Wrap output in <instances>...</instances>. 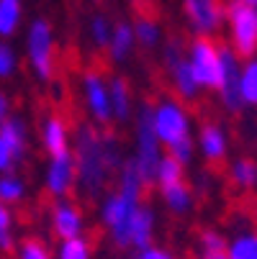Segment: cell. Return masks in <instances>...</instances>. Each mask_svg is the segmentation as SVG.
I'll list each match as a JSON object with an SVG mask.
<instances>
[{
  "mask_svg": "<svg viewBox=\"0 0 257 259\" xmlns=\"http://www.w3.org/2000/svg\"><path fill=\"white\" fill-rule=\"evenodd\" d=\"M0 136H3L6 141H8V146L13 149V154H16V159H18V164L26 159V154H28V123L21 118V116H11L3 126H0Z\"/></svg>",
  "mask_w": 257,
  "mask_h": 259,
  "instance_id": "cell-21",
  "label": "cell"
},
{
  "mask_svg": "<svg viewBox=\"0 0 257 259\" xmlns=\"http://www.w3.org/2000/svg\"><path fill=\"white\" fill-rule=\"evenodd\" d=\"M54 259H95L93 241L85 234L75 239H62L54 249Z\"/></svg>",
  "mask_w": 257,
  "mask_h": 259,
  "instance_id": "cell-28",
  "label": "cell"
},
{
  "mask_svg": "<svg viewBox=\"0 0 257 259\" xmlns=\"http://www.w3.org/2000/svg\"><path fill=\"white\" fill-rule=\"evenodd\" d=\"M78 188V169L72 152L59 157H49L44 167V190L49 198H69V193Z\"/></svg>",
  "mask_w": 257,
  "mask_h": 259,
  "instance_id": "cell-14",
  "label": "cell"
},
{
  "mask_svg": "<svg viewBox=\"0 0 257 259\" xmlns=\"http://www.w3.org/2000/svg\"><path fill=\"white\" fill-rule=\"evenodd\" d=\"M72 159L78 169V188L85 198L95 200L105 193L124 164V144L116 134H108L105 128L85 121L72 131Z\"/></svg>",
  "mask_w": 257,
  "mask_h": 259,
  "instance_id": "cell-1",
  "label": "cell"
},
{
  "mask_svg": "<svg viewBox=\"0 0 257 259\" xmlns=\"http://www.w3.org/2000/svg\"><path fill=\"white\" fill-rule=\"evenodd\" d=\"M227 256L229 259H257V229L249 224L237 226L227 236Z\"/></svg>",
  "mask_w": 257,
  "mask_h": 259,
  "instance_id": "cell-20",
  "label": "cell"
},
{
  "mask_svg": "<svg viewBox=\"0 0 257 259\" xmlns=\"http://www.w3.org/2000/svg\"><path fill=\"white\" fill-rule=\"evenodd\" d=\"M239 69H242V59L227 44H222V72H218L216 95H218L222 108L232 116H237V113L244 110L242 98H239Z\"/></svg>",
  "mask_w": 257,
  "mask_h": 259,
  "instance_id": "cell-10",
  "label": "cell"
},
{
  "mask_svg": "<svg viewBox=\"0 0 257 259\" xmlns=\"http://www.w3.org/2000/svg\"><path fill=\"white\" fill-rule=\"evenodd\" d=\"M23 54L31 75L39 82H52L57 75V39L54 26L47 18H33L26 26Z\"/></svg>",
  "mask_w": 257,
  "mask_h": 259,
  "instance_id": "cell-3",
  "label": "cell"
},
{
  "mask_svg": "<svg viewBox=\"0 0 257 259\" xmlns=\"http://www.w3.org/2000/svg\"><path fill=\"white\" fill-rule=\"evenodd\" d=\"M39 144H42V149L47 157H59L64 152L72 149V128L69 123L52 113L42 121V128H39Z\"/></svg>",
  "mask_w": 257,
  "mask_h": 259,
  "instance_id": "cell-15",
  "label": "cell"
},
{
  "mask_svg": "<svg viewBox=\"0 0 257 259\" xmlns=\"http://www.w3.org/2000/svg\"><path fill=\"white\" fill-rule=\"evenodd\" d=\"M165 157V149L152 128V103H141L134 110V152H131V162L136 164L139 175L144 177L146 185H152L155 169L160 164V159Z\"/></svg>",
  "mask_w": 257,
  "mask_h": 259,
  "instance_id": "cell-4",
  "label": "cell"
},
{
  "mask_svg": "<svg viewBox=\"0 0 257 259\" xmlns=\"http://www.w3.org/2000/svg\"><path fill=\"white\" fill-rule=\"evenodd\" d=\"M201 259H229L227 251H218V254H201Z\"/></svg>",
  "mask_w": 257,
  "mask_h": 259,
  "instance_id": "cell-38",
  "label": "cell"
},
{
  "mask_svg": "<svg viewBox=\"0 0 257 259\" xmlns=\"http://www.w3.org/2000/svg\"><path fill=\"white\" fill-rule=\"evenodd\" d=\"M26 180L18 175V172H6L0 175V203L6 208H13V205H21L26 200Z\"/></svg>",
  "mask_w": 257,
  "mask_h": 259,
  "instance_id": "cell-27",
  "label": "cell"
},
{
  "mask_svg": "<svg viewBox=\"0 0 257 259\" xmlns=\"http://www.w3.org/2000/svg\"><path fill=\"white\" fill-rule=\"evenodd\" d=\"M23 26V3L21 0H0V39L11 41Z\"/></svg>",
  "mask_w": 257,
  "mask_h": 259,
  "instance_id": "cell-25",
  "label": "cell"
},
{
  "mask_svg": "<svg viewBox=\"0 0 257 259\" xmlns=\"http://www.w3.org/2000/svg\"><path fill=\"white\" fill-rule=\"evenodd\" d=\"M193 141H196V154L206 162V164H224L229 159V149H232V139H229V131L216 123V121H206L196 134H193Z\"/></svg>",
  "mask_w": 257,
  "mask_h": 259,
  "instance_id": "cell-13",
  "label": "cell"
},
{
  "mask_svg": "<svg viewBox=\"0 0 257 259\" xmlns=\"http://www.w3.org/2000/svg\"><path fill=\"white\" fill-rule=\"evenodd\" d=\"M180 8L196 36H216L224 26L222 0H180Z\"/></svg>",
  "mask_w": 257,
  "mask_h": 259,
  "instance_id": "cell-11",
  "label": "cell"
},
{
  "mask_svg": "<svg viewBox=\"0 0 257 259\" xmlns=\"http://www.w3.org/2000/svg\"><path fill=\"white\" fill-rule=\"evenodd\" d=\"M18 244L16 239V215L11 208H0V251H13Z\"/></svg>",
  "mask_w": 257,
  "mask_h": 259,
  "instance_id": "cell-33",
  "label": "cell"
},
{
  "mask_svg": "<svg viewBox=\"0 0 257 259\" xmlns=\"http://www.w3.org/2000/svg\"><path fill=\"white\" fill-rule=\"evenodd\" d=\"M229 182L239 193H252L257 190V159L252 157H239L229 164Z\"/></svg>",
  "mask_w": 257,
  "mask_h": 259,
  "instance_id": "cell-23",
  "label": "cell"
},
{
  "mask_svg": "<svg viewBox=\"0 0 257 259\" xmlns=\"http://www.w3.org/2000/svg\"><path fill=\"white\" fill-rule=\"evenodd\" d=\"M0 208H3V203H0Z\"/></svg>",
  "mask_w": 257,
  "mask_h": 259,
  "instance_id": "cell-40",
  "label": "cell"
},
{
  "mask_svg": "<svg viewBox=\"0 0 257 259\" xmlns=\"http://www.w3.org/2000/svg\"><path fill=\"white\" fill-rule=\"evenodd\" d=\"M160 198H162V205L172 213V215H188L196 205V190L191 182H175V185H167V188L157 190Z\"/></svg>",
  "mask_w": 257,
  "mask_h": 259,
  "instance_id": "cell-19",
  "label": "cell"
},
{
  "mask_svg": "<svg viewBox=\"0 0 257 259\" xmlns=\"http://www.w3.org/2000/svg\"><path fill=\"white\" fill-rule=\"evenodd\" d=\"M186 59L201 90H216L222 72V44L213 36H196L186 47Z\"/></svg>",
  "mask_w": 257,
  "mask_h": 259,
  "instance_id": "cell-7",
  "label": "cell"
},
{
  "mask_svg": "<svg viewBox=\"0 0 257 259\" xmlns=\"http://www.w3.org/2000/svg\"><path fill=\"white\" fill-rule=\"evenodd\" d=\"M152 128L162 144V149L191 141L193 139V116L188 105L175 95H160L152 103Z\"/></svg>",
  "mask_w": 257,
  "mask_h": 259,
  "instance_id": "cell-2",
  "label": "cell"
},
{
  "mask_svg": "<svg viewBox=\"0 0 257 259\" xmlns=\"http://www.w3.org/2000/svg\"><path fill=\"white\" fill-rule=\"evenodd\" d=\"M131 28H134L136 47H141V49H157V47L162 44L165 31H162V26H160L157 18H152V16H139V18L131 23Z\"/></svg>",
  "mask_w": 257,
  "mask_h": 259,
  "instance_id": "cell-24",
  "label": "cell"
},
{
  "mask_svg": "<svg viewBox=\"0 0 257 259\" xmlns=\"http://www.w3.org/2000/svg\"><path fill=\"white\" fill-rule=\"evenodd\" d=\"M162 67L170 77V85L175 90V98H180L182 103H193L201 95V88L193 77V72L188 67L186 59V44L180 39H170L162 47Z\"/></svg>",
  "mask_w": 257,
  "mask_h": 259,
  "instance_id": "cell-8",
  "label": "cell"
},
{
  "mask_svg": "<svg viewBox=\"0 0 257 259\" xmlns=\"http://www.w3.org/2000/svg\"><path fill=\"white\" fill-rule=\"evenodd\" d=\"M108 100H111V123L126 126L134 118V90L124 75L108 77Z\"/></svg>",
  "mask_w": 257,
  "mask_h": 259,
  "instance_id": "cell-16",
  "label": "cell"
},
{
  "mask_svg": "<svg viewBox=\"0 0 257 259\" xmlns=\"http://www.w3.org/2000/svg\"><path fill=\"white\" fill-rule=\"evenodd\" d=\"M198 251L201 254H218L227 251V234L218 229H203L198 234Z\"/></svg>",
  "mask_w": 257,
  "mask_h": 259,
  "instance_id": "cell-34",
  "label": "cell"
},
{
  "mask_svg": "<svg viewBox=\"0 0 257 259\" xmlns=\"http://www.w3.org/2000/svg\"><path fill=\"white\" fill-rule=\"evenodd\" d=\"M49 226H52V234L59 241L62 239H75V236L85 234L88 218H85V210L72 198H54L52 208H49Z\"/></svg>",
  "mask_w": 257,
  "mask_h": 259,
  "instance_id": "cell-12",
  "label": "cell"
},
{
  "mask_svg": "<svg viewBox=\"0 0 257 259\" xmlns=\"http://www.w3.org/2000/svg\"><path fill=\"white\" fill-rule=\"evenodd\" d=\"M141 203L144 200L119 190L103 193V200L98 203V224L108 231V239L116 249H129V221Z\"/></svg>",
  "mask_w": 257,
  "mask_h": 259,
  "instance_id": "cell-6",
  "label": "cell"
},
{
  "mask_svg": "<svg viewBox=\"0 0 257 259\" xmlns=\"http://www.w3.org/2000/svg\"><path fill=\"white\" fill-rule=\"evenodd\" d=\"M18 167V159L13 154V149L8 146V141L0 136V175H6V172H16Z\"/></svg>",
  "mask_w": 257,
  "mask_h": 259,
  "instance_id": "cell-35",
  "label": "cell"
},
{
  "mask_svg": "<svg viewBox=\"0 0 257 259\" xmlns=\"http://www.w3.org/2000/svg\"><path fill=\"white\" fill-rule=\"evenodd\" d=\"M136 52V39H134V28L129 21H119L114 23V31H111V39H108V47H105V54H108V62L111 64H126Z\"/></svg>",
  "mask_w": 257,
  "mask_h": 259,
  "instance_id": "cell-18",
  "label": "cell"
},
{
  "mask_svg": "<svg viewBox=\"0 0 257 259\" xmlns=\"http://www.w3.org/2000/svg\"><path fill=\"white\" fill-rule=\"evenodd\" d=\"M186 180V167H182L177 159H172V157H162L160 159V164H157V169H155V177H152V185L157 190H162V188H167V185H175V182H182Z\"/></svg>",
  "mask_w": 257,
  "mask_h": 259,
  "instance_id": "cell-29",
  "label": "cell"
},
{
  "mask_svg": "<svg viewBox=\"0 0 257 259\" xmlns=\"http://www.w3.org/2000/svg\"><path fill=\"white\" fill-rule=\"evenodd\" d=\"M80 100L88 121L105 128L111 123V100H108V77L98 67H88L80 75Z\"/></svg>",
  "mask_w": 257,
  "mask_h": 259,
  "instance_id": "cell-9",
  "label": "cell"
},
{
  "mask_svg": "<svg viewBox=\"0 0 257 259\" xmlns=\"http://www.w3.org/2000/svg\"><path fill=\"white\" fill-rule=\"evenodd\" d=\"M16 259H54V251L49 244L39 236H26L16 244Z\"/></svg>",
  "mask_w": 257,
  "mask_h": 259,
  "instance_id": "cell-30",
  "label": "cell"
},
{
  "mask_svg": "<svg viewBox=\"0 0 257 259\" xmlns=\"http://www.w3.org/2000/svg\"><path fill=\"white\" fill-rule=\"evenodd\" d=\"M111 31H114V23H111V18L103 16V13H95L88 21V39H90V44L95 49H103L105 52L108 39H111Z\"/></svg>",
  "mask_w": 257,
  "mask_h": 259,
  "instance_id": "cell-31",
  "label": "cell"
},
{
  "mask_svg": "<svg viewBox=\"0 0 257 259\" xmlns=\"http://www.w3.org/2000/svg\"><path fill=\"white\" fill-rule=\"evenodd\" d=\"M242 3H247V6H254V8H257V0H242Z\"/></svg>",
  "mask_w": 257,
  "mask_h": 259,
  "instance_id": "cell-39",
  "label": "cell"
},
{
  "mask_svg": "<svg viewBox=\"0 0 257 259\" xmlns=\"http://www.w3.org/2000/svg\"><path fill=\"white\" fill-rule=\"evenodd\" d=\"M136 259H177V256H175V251H170L165 246L150 244V246H144V249L136 251Z\"/></svg>",
  "mask_w": 257,
  "mask_h": 259,
  "instance_id": "cell-36",
  "label": "cell"
},
{
  "mask_svg": "<svg viewBox=\"0 0 257 259\" xmlns=\"http://www.w3.org/2000/svg\"><path fill=\"white\" fill-rule=\"evenodd\" d=\"M146 188H150V185H146V182H144V177L139 175L136 164L131 162V157H126V159H124V164H121V167H119V172H116V190H119V193H124V195H131V198L144 200Z\"/></svg>",
  "mask_w": 257,
  "mask_h": 259,
  "instance_id": "cell-22",
  "label": "cell"
},
{
  "mask_svg": "<svg viewBox=\"0 0 257 259\" xmlns=\"http://www.w3.org/2000/svg\"><path fill=\"white\" fill-rule=\"evenodd\" d=\"M18 67H21V57L16 47L6 39H0V82L13 80L18 75Z\"/></svg>",
  "mask_w": 257,
  "mask_h": 259,
  "instance_id": "cell-32",
  "label": "cell"
},
{
  "mask_svg": "<svg viewBox=\"0 0 257 259\" xmlns=\"http://www.w3.org/2000/svg\"><path fill=\"white\" fill-rule=\"evenodd\" d=\"M239 98L244 108H257V57L242 59L239 69Z\"/></svg>",
  "mask_w": 257,
  "mask_h": 259,
  "instance_id": "cell-26",
  "label": "cell"
},
{
  "mask_svg": "<svg viewBox=\"0 0 257 259\" xmlns=\"http://www.w3.org/2000/svg\"><path fill=\"white\" fill-rule=\"evenodd\" d=\"M157 231V213L150 203H141L136 213L129 221V249H144L150 246Z\"/></svg>",
  "mask_w": 257,
  "mask_h": 259,
  "instance_id": "cell-17",
  "label": "cell"
},
{
  "mask_svg": "<svg viewBox=\"0 0 257 259\" xmlns=\"http://www.w3.org/2000/svg\"><path fill=\"white\" fill-rule=\"evenodd\" d=\"M224 26H227V47L239 57H257V8L242 0H229L224 6Z\"/></svg>",
  "mask_w": 257,
  "mask_h": 259,
  "instance_id": "cell-5",
  "label": "cell"
},
{
  "mask_svg": "<svg viewBox=\"0 0 257 259\" xmlns=\"http://www.w3.org/2000/svg\"><path fill=\"white\" fill-rule=\"evenodd\" d=\"M11 116H13V100L3 88H0V126H3Z\"/></svg>",
  "mask_w": 257,
  "mask_h": 259,
  "instance_id": "cell-37",
  "label": "cell"
}]
</instances>
